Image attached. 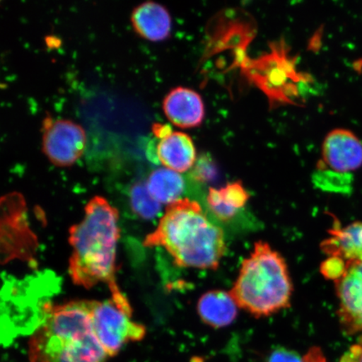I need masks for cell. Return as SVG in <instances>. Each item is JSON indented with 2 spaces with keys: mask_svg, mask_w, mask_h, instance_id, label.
I'll return each mask as SVG.
<instances>
[{
  "mask_svg": "<svg viewBox=\"0 0 362 362\" xmlns=\"http://www.w3.org/2000/svg\"><path fill=\"white\" fill-rule=\"evenodd\" d=\"M135 33L151 42H160L169 37L171 31V17L162 4L146 1L136 6L131 13Z\"/></svg>",
  "mask_w": 362,
  "mask_h": 362,
  "instance_id": "8fae6325",
  "label": "cell"
},
{
  "mask_svg": "<svg viewBox=\"0 0 362 362\" xmlns=\"http://www.w3.org/2000/svg\"><path fill=\"white\" fill-rule=\"evenodd\" d=\"M323 169L347 175L362 166V143L351 131H330L322 146Z\"/></svg>",
  "mask_w": 362,
  "mask_h": 362,
  "instance_id": "52a82bcc",
  "label": "cell"
},
{
  "mask_svg": "<svg viewBox=\"0 0 362 362\" xmlns=\"http://www.w3.org/2000/svg\"><path fill=\"white\" fill-rule=\"evenodd\" d=\"M119 237V212L106 199L93 197L85 208L83 221L70 229L72 255L69 274L72 281L85 288L103 283L110 288L112 298H125L116 280Z\"/></svg>",
  "mask_w": 362,
  "mask_h": 362,
  "instance_id": "6da1fadb",
  "label": "cell"
},
{
  "mask_svg": "<svg viewBox=\"0 0 362 362\" xmlns=\"http://www.w3.org/2000/svg\"><path fill=\"white\" fill-rule=\"evenodd\" d=\"M341 362H362V342L352 346L342 356Z\"/></svg>",
  "mask_w": 362,
  "mask_h": 362,
  "instance_id": "d6986e66",
  "label": "cell"
},
{
  "mask_svg": "<svg viewBox=\"0 0 362 362\" xmlns=\"http://www.w3.org/2000/svg\"><path fill=\"white\" fill-rule=\"evenodd\" d=\"M130 202L135 214L144 219H153L160 214L161 204L151 196L143 182L135 183L131 188Z\"/></svg>",
  "mask_w": 362,
  "mask_h": 362,
  "instance_id": "2e32d148",
  "label": "cell"
},
{
  "mask_svg": "<svg viewBox=\"0 0 362 362\" xmlns=\"http://www.w3.org/2000/svg\"><path fill=\"white\" fill-rule=\"evenodd\" d=\"M329 233L330 237L321 244L324 252L346 262H362V221L345 228L334 226Z\"/></svg>",
  "mask_w": 362,
  "mask_h": 362,
  "instance_id": "7c38bea8",
  "label": "cell"
},
{
  "mask_svg": "<svg viewBox=\"0 0 362 362\" xmlns=\"http://www.w3.org/2000/svg\"><path fill=\"white\" fill-rule=\"evenodd\" d=\"M293 289L284 257L269 244L259 241L243 260L230 293L239 308L259 318L291 306Z\"/></svg>",
  "mask_w": 362,
  "mask_h": 362,
  "instance_id": "277c9868",
  "label": "cell"
},
{
  "mask_svg": "<svg viewBox=\"0 0 362 362\" xmlns=\"http://www.w3.org/2000/svg\"><path fill=\"white\" fill-rule=\"evenodd\" d=\"M238 306L230 292L211 291L198 301L197 310L202 320L214 328H223L237 318Z\"/></svg>",
  "mask_w": 362,
  "mask_h": 362,
  "instance_id": "4fadbf2b",
  "label": "cell"
},
{
  "mask_svg": "<svg viewBox=\"0 0 362 362\" xmlns=\"http://www.w3.org/2000/svg\"><path fill=\"white\" fill-rule=\"evenodd\" d=\"M345 329L346 330L347 333L351 334H362V315L359 317L358 319L353 321V322L348 325Z\"/></svg>",
  "mask_w": 362,
  "mask_h": 362,
  "instance_id": "ffe728a7",
  "label": "cell"
},
{
  "mask_svg": "<svg viewBox=\"0 0 362 362\" xmlns=\"http://www.w3.org/2000/svg\"><path fill=\"white\" fill-rule=\"evenodd\" d=\"M338 315L344 329L362 315V262H346L345 273L337 280Z\"/></svg>",
  "mask_w": 362,
  "mask_h": 362,
  "instance_id": "30bf717a",
  "label": "cell"
},
{
  "mask_svg": "<svg viewBox=\"0 0 362 362\" xmlns=\"http://www.w3.org/2000/svg\"><path fill=\"white\" fill-rule=\"evenodd\" d=\"M90 315L95 334L108 356L117 354L129 342L141 341L146 329L132 320L129 304H121L112 298L90 301Z\"/></svg>",
  "mask_w": 362,
  "mask_h": 362,
  "instance_id": "5b68a950",
  "label": "cell"
},
{
  "mask_svg": "<svg viewBox=\"0 0 362 362\" xmlns=\"http://www.w3.org/2000/svg\"><path fill=\"white\" fill-rule=\"evenodd\" d=\"M87 134L80 124L70 119H53L42 122V151L48 160L59 167L71 166L83 155Z\"/></svg>",
  "mask_w": 362,
  "mask_h": 362,
  "instance_id": "8992f818",
  "label": "cell"
},
{
  "mask_svg": "<svg viewBox=\"0 0 362 362\" xmlns=\"http://www.w3.org/2000/svg\"><path fill=\"white\" fill-rule=\"evenodd\" d=\"M248 199V192L243 184L238 181L221 189L211 188L207 196V203L217 218L228 221L246 205Z\"/></svg>",
  "mask_w": 362,
  "mask_h": 362,
  "instance_id": "5bb4252c",
  "label": "cell"
},
{
  "mask_svg": "<svg viewBox=\"0 0 362 362\" xmlns=\"http://www.w3.org/2000/svg\"><path fill=\"white\" fill-rule=\"evenodd\" d=\"M167 119L181 129L197 128L205 117V105L200 94L191 88L177 87L170 90L163 100Z\"/></svg>",
  "mask_w": 362,
  "mask_h": 362,
  "instance_id": "9c48e42d",
  "label": "cell"
},
{
  "mask_svg": "<svg viewBox=\"0 0 362 362\" xmlns=\"http://www.w3.org/2000/svg\"><path fill=\"white\" fill-rule=\"evenodd\" d=\"M153 160L160 163L165 168L182 173L192 168L197 160V151L193 140L187 134L170 130L169 133L156 138Z\"/></svg>",
  "mask_w": 362,
  "mask_h": 362,
  "instance_id": "ba28073f",
  "label": "cell"
},
{
  "mask_svg": "<svg viewBox=\"0 0 362 362\" xmlns=\"http://www.w3.org/2000/svg\"><path fill=\"white\" fill-rule=\"evenodd\" d=\"M144 244L165 248L183 268L216 269L226 252L223 230L211 223L200 204L187 198L167 206Z\"/></svg>",
  "mask_w": 362,
  "mask_h": 362,
  "instance_id": "7a4b0ae2",
  "label": "cell"
},
{
  "mask_svg": "<svg viewBox=\"0 0 362 362\" xmlns=\"http://www.w3.org/2000/svg\"><path fill=\"white\" fill-rule=\"evenodd\" d=\"M267 362H306L296 352L286 349H277L272 352Z\"/></svg>",
  "mask_w": 362,
  "mask_h": 362,
  "instance_id": "ac0fdd59",
  "label": "cell"
},
{
  "mask_svg": "<svg viewBox=\"0 0 362 362\" xmlns=\"http://www.w3.org/2000/svg\"><path fill=\"white\" fill-rule=\"evenodd\" d=\"M346 262L337 257H330L321 265V273L328 279L337 281L345 273Z\"/></svg>",
  "mask_w": 362,
  "mask_h": 362,
  "instance_id": "e0dca14e",
  "label": "cell"
},
{
  "mask_svg": "<svg viewBox=\"0 0 362 362\" xmlns=\"http://www.w3.org/2000/svg\"><path fill=\"white\" fill-rule=\"evenodd\" d=\"M31 362H106L94 333L90 301L47 306L29 342Z\"/></svg>",
  "mask_w": 362,
  "mask_h": 362,
  "instance_id": "3957f363",
  "label": "cell"
},
{
  "mask_svg": "<svg viewBox=\"0 0 362 362\" xmlns=\"http://www.w3.org/2000/svg\"><path fill=\"white\" fill-rule=\"evenodd\" d=\"M146 187L151 196L160 204L180 200L185 191V180L178 172L168 168H158L148 175Z\"/></svg>",
  "mask_w": 362,
  "mask_h": 362,
  "instance_id": "9a60e30c",
  "label": "cell"
}]
</instances>
